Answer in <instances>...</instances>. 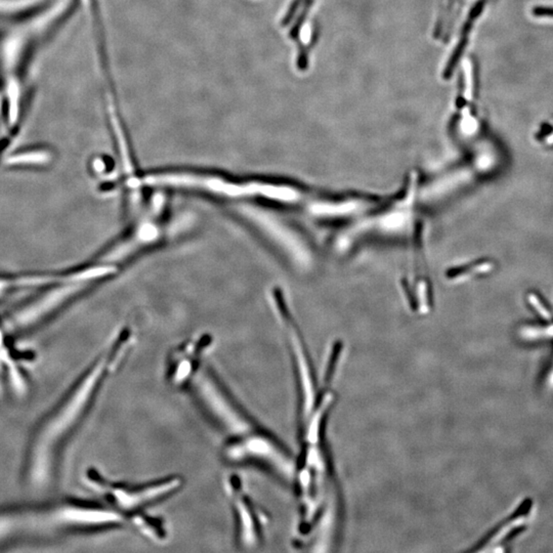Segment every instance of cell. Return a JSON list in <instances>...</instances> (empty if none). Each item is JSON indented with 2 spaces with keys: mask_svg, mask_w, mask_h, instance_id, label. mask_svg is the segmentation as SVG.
Returning a JSON list of instances; mask_svg holds the SVG:
<instances>
[{
  "mask_svg": "<svg viewBox=\"0 0 553 553\" xmlns=\"http://www.w3.org/2000/svg\"><path fill=\"white\" fill-rule=\"evenodd\" d=\"M528 302H530L533 309H535L539 315L542 317L543 319H545V320H552V313H550V312L548 311L547 307L543 304V302H541L540 297H539L537 294H535V293H530V294L528 295Z\"/></svg>",
  "mask_w": 553,
  "mask_h": 553,
  "instance_id": "8",
  "label": "cell"
},
{
  "mask_svg": "<svg viewBox=\"0 0 553 553\" xmlns=\"http://www.w3.org/2000/svg\"><path fill=\"white\" fill-rule=\"evenodd\" d=\"M164 198L155 196L136 214L129 233L108 248L96 261L117 268L118 264L161 242L169 231V224L164 219Z\"/></svg>",
  "mask_w": 553,
  "mask_h": 553,
  "instance_id": "5",
  "label": "cell"
},
{
  "mask_svg": "<svg viewBox=\"0 0 553 553\" xmlns=\"http://www.w3.org/2000/svg\"><path fill=\"white\" fill-rule=\"evenodd\" d=\"M540 15L542 18L553 19V6H541Z\"/></svg>",
  "mask_w": 553,
  "mask_h": 553,
  "instance_id": "10",
  "label": "cell"
},
{
  "mask_svg": "<svg viewBox=\"0 0 553 553\" xmlns=\"http://www.w3.org/2000/svg\"><path fill=\"white\" fill-rule=\"evenodd\" d=\"M214 339L206 333L184 340L174 347L167 358V382L177 389H186L211 347Z\"/></svg>",
  "mask_w": 553,
  "mask_h": 553,
  "instance_id": "7",
  "label": "cell"
},
{
  "mask_svg": "<svg viewBox=\"0 0 553 553\" xmlns=\"http://www.w3.org/2000/svg\"><path fill=\"white\" fill-rule=\"evenodd\" d=\"M223 483L235 521L236 545L242 550L255 549L264 540L268 517L248 495L238 474H226Z\"/></svg>",
  "mask_w": 553,
  "mask_h": 553,
  "instance_id": "6",
  "label": "cell"
},
{
  "mask_svg": "<svg viewBox=\"0 0 553 553\" xmlns=\"http://www.w3.org/2000/svg\"><path fill=\"white\" fill-rule=\"evenodd\" d=\"M186 389L226 439L241 438L261 429L205 362Z\"/></svg>",
  "mask_w": 553,
  "mask_h": 553,
  "instance_id": "3",
  "label": "cell"
},
{
  "mask_svg": "<svg viewBox=\"0 0 553 553\" xmlns=\"http://www.w3.org/2000/svg\"><path fill=\"white\" fill-rule=\"evenodd\" d=\"M527 337H553V326L545 328H527L524 331Z\"/></svg>",
  "mask_w": 553,
  "mask_h": 553,
  "instance_id": "9",
  "label": "cell"
},
{
  "mask_svg": "<svg viewBox=\"0 0 553 553\" xmlns=\"http://www.w3.org/2000/svg\"><path fill=\"white\" fill-rule=\"evenodd\" d=\"M134 344L136 335L131 328L116 333L40 425L28 460V479L32 486L42 488L51 483L61 449L91 412L109 378L126 361Z\"/></svg>",
  "mask_w": 553,
  "mask_h": 553,
  "instance_id": "1",
  "label": "cell"
},
{
  "mask_svg": "<svg viewBox=\"0 0 553 553\" xmlns=\"http://www.w3.org/2000/svg\"><path fill=\"white\" fill-rule=\"evenodd\" d=\"M84 482L89 490L103 498L108 505L126 515L131 527L134 517L146 514L149 507L176 495L184 484V477L179 474L145 483L113 481L94 467L85 470Z\"/></svg>",
  "mask_w": 553,
  "mask_h": 553,
  "instance_id": "2",
  "label": "cell"
},
{
  "mask_svg": "<svg viewBox=\"0 0 553 553\" xmlns=\"http://www.w3.org/2000/svg\"><path fill=\"white\" fill-rule=\"evenodd\" d=\"M221 456L231 464H256L283 482H290L295 464L282 444L266 429L241 438L226 439Z\"/></svg>",
  "mask_w": 553,
  "mask_h": 553,
  "instance_id": "4",
  "label": "cell"
}]
</instances>
